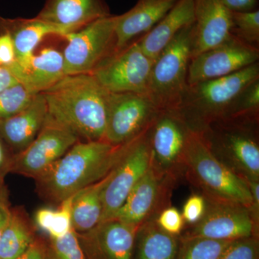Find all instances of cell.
Returning a JSON list of instances; mask_svg holds the SVG:
<instances>
[{"instance_id":"6da1fadb","label":"cell","mask_w":259,"mask_h":259,"mask_svg":"<svg viewBox=\"0 0 259 259\" xmlns=\"http://www.w3.org/2000/svg\"><path fill=\"white\" fill-rule=\"evenodd\" d=\"M42 93L49 115L80 141H104L110 93L93 74L66 75Z\"/></svg>"},{"instance_id":"7a4b0ae2","label":"cell","mask_w":259,"mask_h":259,"mask_svg":"<svg viewBox=\"0 0 259 259\" xmlns=\"http://www.w3.org/2000/svg\"><path fill=\"white\" fill-rule=\"evenodd\" d=\"M127 144L113 146L105 141H78L35 179L37 192L49 202L60 204L106 177L120 161Z\"/></svg>"},{"instance_id":"3957f363","label":"cell","mask_w":259,"mask_h":259,"mask_svg":"<svg viewBox=\"0 0 259 259\" xmlns=\"http://www.w3.org/2000/svg\"><path fill=\"white\" fill-rule=\"evenodd\" d=\"M182 165V174L205 198L241 204L250 212L253 198L246 181L214 156L200 131L189 130Z\"/></svg>"},{"instance_id":"277c9868","label":"cell","mask_w":259,"mask_h":259,"mask_svg":"<svg viewBox=\"0 0 259 259\" xmlns=\"http://www.w3.org/2000/svg\"><path fill=\"white\" fill-rule=\"evenodd\" d=\"M258 79L257 62L228 76L188 86L176 112L190 128L202 131L224 120L242 92Z\"/></svg>"},{"instance_id":"5b68a950","label":"cell","mask_w":259,"mask_h":259,"mask_svg":"<svg viewBox=\"0 0 259 259\" xmlns=\"http://www.w3.org/2000/svg\"><path fill=\"white\" fill-rule=\"evenodd\" d=\"M194 23L185 27L153 62L146 95L161 112H176L187 87Z\"/></svg>"},{"instance_id":"8992f818","label":"cell","mask_w":259,"mask_h":259,"mask_svg":"<svg viewBox=\"0 0 259 259\" xmlns=\"http://www.w3.org/2000/svg\"><path fill=\"white\" fill-rule=\"evenodd\" d=\"M258 122L220 120L200 131L214 156L245 181H259Z\"/></svg>"},{"instance_id":"52a82bcc","label":"cell","mask_w":259,"mask_h":259,"mask_svg":"<svg viewBox=\"0 0 259 259\" xmlns=\"http://www.w3.org/2000/svg\"><path fill=\"white\" fill-rule=\"evenodd\" d=\"M118 15L97 19L63 37L67 45L63 51L66 75L91 74L115 51Z\"/></svg>"},{"instance_id":"ba28073f","label":"cell","mask_w":259,"mask_h":259,"mask_svg":"<svg viewBox=\"0 0 259 259\" xmlns=\"http://www.w3.org/2000/svg\"><path fill=\"white\" fill-rule=\"evenodd\" d=\"M151 127L129 141L120 161L110 171L109 180L102 191V214L100 222L114 217L125 202L130 192L151 166Z\"/></svg>"},{"instance_id":"9c48e42d","label":"cell","mask_w":259,"mask_h":259,"mask_svg":"<svg viewBox=\"0 0 259 259\" xmlns=\"http://www.w3.org/2000/svg\"><path fill=\"white\" fill-rule=\"evenodd\" d=\"M153 62L137 40L113 51L91 74L110 93L146 94Z\"/></svg>"},{"instance_id":"30bf717a","label":"cell","mask_w":259,"mask_h":259,"mask_svg":"<svg viewBox=\"0 0 259 259\" xmlns=\"http://www.w3.org/2000/svg\"><path fill=\"white\" fill-rule=\"evenodd\" d=\"M205 199L207 208L203 218L197 224L185 228L181 238L234 241L259 236V226L255 225L249 209L244 205Z\"/></svg>"},{"instance_id":"8fae6325","label":"cell","mask_w":259,"mask_h":259,"mask_svg":"<svg viewBox=\"0 0 259 259\" xmlns=\"http://www.w3.org/2000/svg\"><path fill=\"white\" fill-rule=\"evenodd\" d=\"M159 110L145 93H110L104 141L120 146L153 125Z\"/></svg>"},{"instance_id":"7c38bea8","label":"cell","mask_w":259,"mask_h":259,"mask_svg":"<svg viewBox=\"0 0 259 259\" xmlns=\"http://www.w3.org/2000/svg\"><path fill=\"white\" fill-rule=\"evenodd\" d=\"M79 141L74 132L48 113L36 138L22 152L13 155L10 172L37 178Z\"/></svg>"},{"instance_id":"4fadbf2b","label":"cell","mask_w":259,"mask_h":259,"mask_svg":"<svg viewBox=\"0 0 259 259\" xmlns=\"http://www.w3.org/2000/svg\"><path fill=\"white\" fill-rule=\"evenodd\" d=\"M177 179L171 175H162L151 163L112 219L138 228L155 219L160 211L169 205L171 192Z\"/></svg>"},{"instance_id":"5bb4252c","label":"cell","mask_w":259,"mask_h":259,"mask_svg":"<svg viewBox=\"0 0 259 259\" xmlns=\"http://www.w3.org/2000/svg\"><path fill=\"white\" fill-rule=\"evenodd\" d=\"M258 48L231 36L218 47L190 59L187 74L188 86L223 77L258 62Z\"/></svg>"},{"instance_id":"9a60e30c","label":"cell","mask_w":259,"mask_h":259,"mask_svg":"<svg viewBox=\"0 0 259 259\" xmlns=\"http://www.w3.org/2000/svg\"><path fill=\"white\" fill-rule=\"evenodd\" d=\"M190 127L176 112H161L150 129L151 163L163 175H182V156Z\"/></svg>"},{"instance_id":"2e32d148","label":"cell","mask_w":259,"mask_h":259,"mask_svg":"<svg viewBox=\"0 0 259 259\" xmlns=\"http://www.w3.org/2000/svg\"><path fill=\"white\" fill-rule=\"evenodd\" d=\"M139 228L110 219L76 235L86 259H133Z\"/></svg>"},{"instance_id":"e0dca14e","label":"cell","mask_w":259,"mask_h":259,"mask_svg":"<svg viewBox=\"0 0 259 259\" xmlns=\"http://www.w3.org/2000/svg\"><path fill=\"white\" fill-rule=\"evenodd\" d=\"M232 12L221 0H195L191 59L231 36Z\"/></svg>"},{"instance_id":"ac0fdd59","label":"cell","mask_w":259,"mask_h":259,"mask_svg":"<svg viewBox=\"0 0 259 259\" xmlns=\"http://www.w3.org/2000/svg\"><path fill=\"white\" fill-rule=\"evenodd\" d=\"M110 15L105 0H47L36 18L69 33Z\"/></svg>"},{"instance_id":"d6986e66","label":"cell","mask_w":259,"mask_h":259,"mask_svg":"<svg viewBox=\"0 0 259 259\" xmlns=\"http://www.w3.org/2000/svg\"><path fill=\"white\" fill-rule=\"evenodd\" d=\"M48 113L45 97L39 93L23 110L0 120V137L13 155L22 152L36 138Z\"/></svg>"},{"instance_id":"ffe728a7","label":"cell","mask_w":259,"mask_h":259,"mask_svg":"<svg viewBox=\"0 0 259 259\" xmlns=\"http://www.w3.org/2000/svg\"><path fill=\"white\" fill-rule=\"evenodd\" d=\"M7 68L18 83L35 95L49 90L66 76L63 54L53 48L34 54L25 66L13 63Z\"/></svg>"},{"instance_id":"44dd1931","label":"cell","mask_w":259,"mask_h":259,"mask_svg":"<svg viewBox=\"0 0 259 259\" xmlns=\"http://www.w3.org/2000/svg\"><path fill=\"white\" fill-rule=\"evenodd\" d=\"M180 0H138L134 8L118 15L115 51L123 49L135 37L145 35L166 16Z\"/></svg>"},{"instance_id":"7402d4cb","label":"cell","mask_w":259,"mask_h":259,"mask_svg":"<svg viewBox=\"0 0 259 259\" xmlns=\"http://www.w3.org/2000/svg\"><path fill=\"white\" fill-rule=\"evenodd\" d=\"M0 32L9 34L14 44L15 64L25 66L44 37L50 35L64 37L67 32L35 17L31 19H8L0 17Z\"/></svg>"},{"instance_id":"603a6c76","label":"cell","mask_w":259,"mask_h":259,"mask_svg":"<svg viewBox=\"0 0 259 259\" xmlns=\"http://www.w3.org/2000/svg\"><path fill=\"white\" fill-rule=\"evenodd\" d=\"M195 0H180L159 23L139 40L146 55L155 60L185 27L194 23Z\"/></svg>"},{"instance_id":"cb8c5ba5","label":"cell","mask_w":259,"mask_h":259,"mask_svg":"<svg viewBox=\"0 0 259 259\" xmlns=\"http://www.w3.org/2000/svg\"><path fill=\"white\" fill-rule=\"evenodd\" d=\"M179 245L180 236L168 234L150 220L138 230L133 259H176Z\"/></svg>"},{"instance_id":"d4e9b609","label":"cell","mask_w":259,"mask_h":259,"mask_svg":"<svg viewBox=\"0 0 259 259\" xmlns=\"http://www.w3.org/2000/svg\"><path fill=\"white\" fill-rule=\"evenodd\" d=\"M110 173L101 180L74 194L71 204V224L76 233L90 231L101 221L102 191L109 180Z\"/></svg>"},{"instance_id":"484cf974","label":"cell","mask_w":259,"mask_h":259,"mask_svg":"<svg viewBox=\"0 0 259 259\" xmlns=\"http://www.w3.org/2000/svg\"><path fill=\"white\" fill-rule=\"evenodd\" d=\"M36 236L33 226L24 211L10 209L0 238V259H16Z\"/></svg>"},{"instance_id":"4316f807","label":"cell","mask_w":259,"mask_h":259,"mask_svg":"<svg viewBox=\"0 0 259 259\" xmlns=\"http://www.w3.org/2000/svg\"><path fill=\"white\" fill-rule=\"evenodd\" d=\"M74 195L59 204V208L44 207L37 212L36 222L49 238H60L73 230L71 224V204Z\"/></svg>"},{"instance_id":"83f0119b","label":"cell","mask_w":259,"mask_h":259,"mask_svg":"<svg viewBox=\"0 0 259 259\" xmlns=\"http://www.w3.org/2000/svg\"><path fill=\"white\" fill-rule=\"evenodd\" d=\"M232 242L180 237L176 259H219Z\"/></svg>"},{"instance_id":"f1b7e54d","label":"cell","mask_w":259,"mask_h":259,"mask_svg":"<svg viewBox=\"0 0 259 259\" xmlns=\"http://www.w3.org/2000/svg\"><path fill=\"white\" fill-rule=\"evenodd\" d=\"M258 112L259 79L242 92L224 120L258 122Z\"/></svg>"},{"instance_id":"f546056e","label":"cell","mask_w":259,"mask_h":259,"mask_svg":"<svg viewBox=\"0 0 259 259\" xmlns=\"http://www.w3.org/2000/svg\"><path fill=\"white\" fill-rule=\"evenodd\" d=\"M231 34L253 47L259 45V10L232 12Z\"/></svg>"},{"instance_id":"4dcf8cb0","label":"cell","mask_w":259,"mask_h":259,"mask_svg":"<svg viewBox=\"0 0 259 259\" xmlns=\"http://www.w3.org/2000/svg\"><path fill=\"white\" fill-rule=\"evenodd\" d=\"M35 95L20 83L0 93V120L12 117L23 110Z\"/></svg>"},{"instance_id":"1f68e13d","label":"cell","mask_w":259,"mask_h":259,"mask_svg":"<svg viewBox=\"0 0 259 259\" xmlns=\"http://www.w3.org/2000/svg\"><path fill=\"white\" fill-rule=\"evenodd\" d=\"M47 259H86L74 230L57 238H49Z\"/></svg>"},{"instance_id":"d6a6232c","label":"cell","mask_w":259,"mask_h":259,"mask_svg":"<svg viewBox=\"0 0 259 259\" xmlns=\"http://www.w3.org/2000/svg\"><path fill=\"white\" fill-rule=\"evenodd\" d=\"M219 259H259V236L232 242Z\"/></svg>"},{"instance_id":"836d02e7","label":"cell","mask_w":259,"mask_h":259,"mask_svg":"<svg viewBox=\"0 0 259 259\" xmlns=\"http://www.w3.org/2000/svg\"><path fill=\"white\" fill-rule=\"evenodd\" d=\"M155 221L162 231L171 236H180L186 228L182 212L170 205L160 211Z\"/></svg>"},{"instance_id":"e575fe53","label":"cell","mask_w":259,"mask_h":259,"mask_svg":"<svg viewBox=\"0 0 259 259\" xmlns=\"http://www.w3.org/2000/svg\"><path fill=\"white\" fill-rule=\"evenodd\" d=\"M207 208V202L202 194H193L186 200L182 207V217L186 226L197 224L203 218Z\"/></svg>"},{"instance_id":"d590c367","label":"cell","mask_w":259,"mask_h":259,"mask_svg":"<svg viewBox=\"0 0 259 259\" xmlns=\"http://www.w3.org/2000/svg\"><path fill=\"white\" fill-rule=\"evenodd\" d=\"M16 56L13 39L9 34L0 32V66H10L15 62Z\"/></svg>"},{"instance_id":"8d00e7d4","label":"cell","mask_w":259,"mask_h":259,"mask_svg":"<svg viewBox=\"0 0 259 259\" xmlns=\"http://www.w3.org/2000/svg\"><path fill=\"white\" fill-rule=\"evenodd\" d=\"M47 240L36 236L28 248L16 259H47Z\"/></svg>"},{"instance_id":"74e56055","label":"cell","mask_w":259,"mask_h":259,"mask_svg":"<svg viewBox=\"0 0 259 259\" xmlns=\"http://www.w3.org/2000/svg\"><path fill=\"white\" fill-rule=\"evenodd\" d=\"M13 156V153L0 137V187L4 186L5 177L10 172Z\"/></svg>"},{"instance_id":"f35d334b","label":"cell","mask_w":259,"mask_h":259,"mask_svg":"<svg viewBox=\"0 0 259 259\" xmlns=\"http://www.w3.org/2000/svg\"><path fill=\"white\" fill-rule=\"evenodd\" d=\"M258 0H221L231 12H247L256 10Z\"/></svg>"},{"instance_id":"ab89813d","label":"cell","mask_w":259,"mask_h":259,"mask_svg":"<svg viewBox=\"0 0 259 259\" xmlns=\"http://www.w3.org/2000/svg\"><path fill=\"white\" fill-rule=\"evenodd\" d=\"M10 212L5 188L0 190V238Z\"/></svg>"},{"instance_id":"60d3db41","label":"cell","mask_w":259,"mask_h":259,"mask_svg":"<svg viewBox=\"0 0 259 259\" xmlns=\"http://www.w3.org/2000/svg\"><path fill=\"white\" fill-rule=\"evenodd\" d=\"M18 81L5 66L0 68V93L18 83Z\"/></svg>"},{"instance_id":"b9f144b4","label":"cell","mask_w":259,"mask_h":259,"mask_svg":"<svg viewBox=\"0 0 259 259\" xmlns=\"http://www.w3.org/2000/svg\"><path fill=\"white\" fill-rule=\"evenodd\" d=\"M4 186H2V187H0V190H2V189L4 188Z\"/></svg>"},{"instance_id":"7bdbcfd3","label":"cell","mask_w":259,"mask_h":259,"mask_svg":"<svg viewBox=\"0 0 259 259\" xmlns=\"http://www.w3.org/2000/svg\"><path fill=\"white\" fill-rule=\"evenodd\" d=\"M0 68H1V66H0Z\"/></svg>"}]
</instances>
